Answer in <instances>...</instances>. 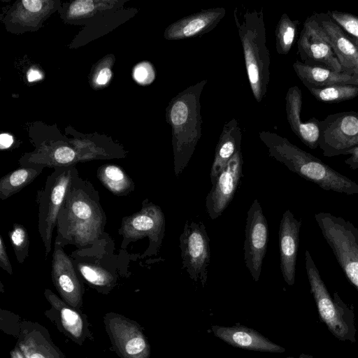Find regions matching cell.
Returning <instances> with one entry per match:
<instances>
[{
	"mask_svg": "<svg viewBox=\"0 0 358 358\" xmlns=\"http://www.w3.org/2000/svg\"><path fill=\"white\" fill-rule=\"evenodd\" d=\"M268 239V223L258 199L247 212L243 260L255 282L260 278Z\"/></svg>",
	"mask_w": 358,
	"mask_h": 358,
	"instance_id": "14",
	"label": "cell"
},
{
	"mask_svg": "<svg viewBox=\"0 0 358 358\" xmlns=\"http://www.w3.org/2000/svg\"><path fill=\"white\" fill-rule=\"evenodd\" d=\"M117 233L122 236L120 250H124L131 243L148 238L149 245L141 259L157 255L164 237V214L159 206L145 199L140 210L122 218Z\"/></svg>",
	"mask_w": 358,
	"mask_h": 358,
	"instance_id": "9",
	"label": "cell"
},
{
	"mask_svg": "<svg viewBox=\"0 0 358 358\" xmlns=\"http://www.w3.org/2000/svg\"><path fill=\"white\" fill-rule=\"evenodd\" d=\"M211 331L217 338L235 348L263 352H285L283 347L270 341L257 330L244 325H213Z\"/></svg>",
	"mask_w": 358,
	"mask_h": 358,
	"instance_id": "22",
	"label": "cell"
},
{
	"mask_svg": "<svg viewBox=\"0 0 358 358\" xmlns=\"http://www.w3.org/2000/svg\"><path fill=\"white\" fill-rule=\"evenodd\" d=\"M1 329L9 335L16 338L20 332V324L22 320L18 315L8 310L1 309Z\"/></svg>",
	"mask_w": 358,
	"mask_h": 358,
	"instance_id": "32",
	"label": "cell"
},
{
	"mask_svg": "<svg viewBox=\"0 0 358 358\" xmlns=\"http://www.w3.org/2000/svg\"><path fill=\"white\" fill-rule=\"evenodd\" d=\"M314 218L346 278L358 291V228L329 213H315Z\"/></svg>",
	"mask_w": 358,
	"mask_h": 358,
	"instance_id": "7",
	"label": "cell"
},
{
	"mask_svg": "<svg viewBox=\"0 0 358 358\" xmlns=\"http://www.w3.org/2000/svg\"><path fill=\"white\" fill-rule=\"evenodd\" d=\"M44 296L50 305L44 314L60 332L80 346L87 339H93L85 313L69 306L48 288L45 289Z\"/></svg>",
	"mask_w": 358,
	"mask_h": 358,
	"instance_id": "16",
	"label": "cell"
},
{
	"mask_svg": "<svg viewBox=\"0 0 358 358\" xmlns=\"http://www.w3.org/2000/svg\"><path fill=\"white\" fill-rule=\"evenodd\" d=\"M45 166L41 165L23 166L0 179V199L5 200L18 193L32 182Z\"/></svg>",
	"mask_w": 358,
	"mask_h": 358,
	"instance_id": "26",
	"label": "cell"
},
{
	"mask_svg": "<svg viewBox=\"0 0 358 358\" xmlns=\"http://www.w3.org/2000/svg\"><path fill=\"white\" fill-rule=\"evenodd\" d=\"M308 90L317 101L327 103L348 101L358 96V86L352 85L335 84Z\"/></svg>",
	"mask_w": 358,
	"mask_h": 358,
	"instance_id": "28",
	"label": "cell"
},
{
	"mask_svg": "<svg viewBox=\"0 0 358 358\" xmlns=\"http://www.w3.org/2000/svg\"><path fill=\"white\" fill-rule=\"evenodd\" d=\"M299 20H292L283 13L275 27V48L280 55H287L292 48L298 31Z\"/></svg>",
	"mask_w": 358,
	"mask_h": 358,
	"instance_id": "29",
	"label": "cell"
},
{
	"mask_svg": "<svg viewBox=\"0 0 358 358\" xmlns=\"http://www.w3.org/2000/svg\"><path fill=\"white\" fill-rule=\"evenodd\" d=\"M106 222L98 191L76 171L57 216L55 242L78 250L92 248L109 236Z\"/></svg>",
	"mask_w": 358,
	"mask_h": 358,
	"instance_id": "1",
	"label": "cell"
},
{
	"mask_svg": "<svg viewBox=\"0 0 358 358\" xmlns=\"http://www.w3.org/2000/svg\"><path fill=\"white\" fill-rule=\"evenodd\" d=\"M96 177L110 192L115 196H127L135 189V184L130 176L120 166L105 164L97 170Z\"/></svg>",
	"mask_w": 358,
	"mask_h": 358,
	"instance_id": "27",
	"label": "cell"
},
{
	"mask_svg": "<svg viewBox=\"0 0 358 358\" xmlns=\"http://www.w3.org/2000/svg\"><path fill=\"white\" fill-rule=\"evenodd\" d=\"M241 139L242 133L237 119L233 118L224 124L210 172L212 185L227 162L241 150Z\"/></svg>",
	"mask_w": 358,
	"mask_h": 358,
	"instance_id": "24",
	"label": "cell"
},
{
	"mask_svg": "<svg viewBox=\"0 0 358 358\" xmlns=\"http://www.w3.org/2000/svg\"><path fill=\"white\" fill-rule=\"evenodd\" d=\"M8 235L17 261L18 263L22 264L29 256V238L28 232L23 225L15 223Z\"/></svg>",
	"mask_w": 358,
	"mask_h": 358,
	"instance_id": "30",
	"label": "cell"
},
{
	"mask_svg": "<svg viewBox=\"0 0 358 358\" xmlns=\"http://www.w3.org/2000/svg\"><path fill=\"white\" fill-rule=\"evenodd\" d=\"M0 267L10 275H13V268L10 262L3 239L0 236Z\"/></svg>",
	"mask_w": 358,
	"mask_h": 358,
	"instance_id": "35",
	"label": "cell"
},
{
	"mask_svg": "<svg viewBox=\"0 0 358 358\" xmlns=\"http://www.w3.org/2000/svg\"><path fill=\"white\" fill-rule=\"evenodd\" d=\"M286 358H295V357H286ZM298 358H313V356L306 354H301Z\"/></svg>",
	"mask_w": 358,
	"mask_h": 358,
	"instance_id": "43",
	"label": "cell"
},
{
	"mask_svg": "<svg viewBox=\"0 0 358 358\" xmlns=\"http://www.w3.org/2000/svg\"><path fill=\"white\" fill-rule=\"evenodd\" d=\"M13 143V138L12 136L8 134H2L0 136V144L2 149L8 148Z\"/></svg>",
	"mask_w": 358,
	"mask_h": 358,
	"instance_id": "39",
	"label": "cell"
},
{
	"mask_svg": "<svg viewBox=\"0 0 358 358\" xmlns=\"http://www.w3.org/2000/svg\"><path fill=\"white\" fill-rule=\"evenodd\" d=\"M305 267L310 292L321 319L338 340L355 342L356 328L353 308L345 304L338 292L334 293L333 298L331 296L308 250L305 251Z\"/></svg>",
	"mask_w": 358,
	"mask_h": 358,
	"instance_id": "6",
	"label": "cell"
},
{
	"mask_svg": "<svg viewBox=\"0 0 358 358\" xmlns=\"http://www.w3.org/2000/svg\"><path fill=\"white\" fill-rule=\"evenodd\" d=\"M234 18L243 48L250 89L255 100L260 103L267 92L271 64L263 10L247 9L241 13L236 7Z\"/></svg>",
	"mask_w": 358,
	"mask_h": 358,
	"instance_id": "4",
	"label": "cell"
},
{
	"mask_svg": "<svg viewBox=\"0 0 358 358\" xmlns=\"http://www.w3.org/2000/svg\"><path fill=\"white\" fill-rule=\"evenodd\" d=\"M319 147L325 157L345 155L358 146V112L330 114L320 120Z\"/></svg>",
	"mask_w": 358,
	"mask_h": 358,
	"instance_id": "12",
	"label": "cell"
},
{
	"mask_svg": "<svg viewBox=\"0 0 358 358\" xmlns=\"http://www.w3.org/2000/svg\"><path fill=\"white\" fill-rule=\"evenodd\" d=\"M51 277L62 299L69 306L80 310L83 303L84 281L76 270L71 257L57 242L54 243L52 255Z\"/></svg>",
	"mask_w": 358,
	"mask_h": 358,
	"instance_id": "15",
	"label": "cell"
},
{
	"mask_svg": "<svg viewBox=\"0 0 358 358\" xmlns=\"http://www.w3.org/2000/svg\"><path fill=\"white\" fill-rule=\"evenodd\" d=\"M327 36L344 73L358 74V49L348 35L327 13H315Z\"/></svg>",
	"mask_w": 358,
	"mask_h": 358,
	"instance_id": "21",
	"label": "cell"
},
{
	"mask_svg": "<svg viewBox=\"0 0 358 358\" xmlns=\"http://www.w3.org/2000/svg\"><path fill=\"white\" fill-rule=\"evenodd\" d=\"M103 323L113 350L120 358H150V345L141 326L120 313L105 314Z\"/></svg>",
	"mask_w": 358,
	"mask_h": 358,
	"instance_id": "11",
	"label": "cell"
},
{
	"mask_svg": "<svg viewBox=\"0 0 358 358\" xmlns=\"http://www.w3.org/2000/svg\"><path fill=\"white\" fill-rule=\"evenodd\" d=\"M42 78V74L38 70L31 69L27 73V79L29 82L36 81Z\"/></svg>",
	"mask_w": 358,
	"mask_h": 358,
	"instance_id": "40",
	"label": "cell"
},
{
	"mask_svg": "<svg viewBox=\"0 0 358 358\" xmlns=\"http://www.w3.org/2000/svg\"><path fill=\"white\" fill-rule=\"evenodd\" d=\"M345 155H350V157L345 159V163L349 167L355 170L358 169V146L355 147L345 152Z\"/></svg>",
	"mask_w": 358,
	"mask_h": 358,
	"instance_id": "36",
	"label": "cell"
},
{
	"mask_svg": "<svg viewBox=\"0 0 358 358\" xmlns=\"http://www.w3.org/2000/svg\"><path fill=\"white\" fill-rule=\"evenodd\" d=\"M301 109V90L296 85L289 87L285 96V110L289 125L301 141L313 150L319 146L320 120L313 117L308 121H302Z\"/></svg>",
	"mask_w": 358,
	"mask_h": 358,
	"instance_id": "23",
	"label": "cell"
},
{
	"mask_svg": "<svg viewBox=\"0 0 358 358\" xmlns=\"http://www.w3.org/2000/svg\"><path fill=\"white\" fill-rule=\"evenodd\" d=\"M10 358H25L17 345L10 350Z\"/></svg>",
	"mask_w": 358,
	"mask_h": 358,
	"instance_id": "41",
	"label": "cell"
},
{
	"mask_svg": "<svg viewBox=\"0 0 358 358\" xmlns=\"http://www.w3.org/2000/svg\"><path fill=\"white\" fill-rule=\"evenodd\" d=\"M350 36V38H351L352 41L353 42V43L355 45V46L358 49V38H354L351 36Z\"/></svg>",
	"mask_w": 358,
	"mask_h": 358,
	"instance_id": "44",
	"label": "cell"
},
{
	"mask_svg": "<svg viewBox=\"0 0 358 358\" xmlns=\"http://www.w3.org/2000/svg\"><path fill=\"white\" fill-rule=\"evenodd\" d=\"M225 14L226 10L222 7L200 10L168 26L164 37L169 41H177L205 34L215 28Z\"/></svg>",
	"mask_w": 358,
	"mask_h": 358,
	"instance_id": "19",
	"label": "cell"
},
{
	"mask_svg": "<svg viewBox=\"0 0 358 358\" xmlns=\"http://www.w3.org/2000/svg\"><path fill=\"white\" fill-rule=\"evenodd\" d=\"M293 69L308 90L335 84H346L352 78L350 74L334 72L321 66H309L299 61L293 64Z\"/></svg>",
	"mask_w": 358,
	"mask_h": 358,
	"instance_id": "25",
	"label": "cell"
},
{
	"mask_svg": "<svg viewBox=\"0 0 358 358\" xmlns=\"http://www.w3.org/2000/svg\"><path fill=\"white\" fill-rule=\"evenodd\" d=\"M16 345L25 358H65L48 329L36 322L22 320Z\"/></svg>",
	"mask_w": 358,
	"mask_h": 358,
	"instance_id": "20",
	"label": "cell"
},
{
	"mask_svg": "<svg viewBox=\"0 0 358 358\" xmlns=\"http://www.w3.org/2000/svg\"><path fill=\"white\" fill-rule=\"evenodd\" d=\"M207 81L201 80L177 94L166 109V119L171 128L177 177L187 166L201 136L200 98Z\"/></svg>",
	"mask_w": 358,
	"mask_h": 358,
	"instance_id": "3",
	"label": "cell"
},
{
	"mask_svg": "<svg viewBox=\"0 0 358 358\" xmlns=\"http://www.w3.org/2000/svg\"><path fill=\"white\" fill-rule=\"evenodd\" d=\"M22 4L31 12L39 11L42 8V1L38 0H23Z\"/></svg>",
	"mask_w": 358,
	"mask_h": 358,
	"instance_id": "38",
	"label": "cell"
},
{
	"mask_svg": "<svg viewBox=\"0 0 358 358\" xmlns=\"http://www.w3.org/2000/svg\"><path fill=\"white\" fill-rule=\"evenodd\" d=\"M114 243L109 236L99 244L86 250L76 249L71 258L79 275L90 287L103 294H109L120 277L129 276V255L113 253Z\"/></svg>",
	"mask_w": 358,
	"mask_h": 358,
	"instance_id": "5",
	"label": "cell"
},
{
	"mask_svg": "<svg viewBox=\"0 0 358 358\" xmlns=\"http://www.w3.org/2000/svg\"><path fill=\"white\" fill-rule=\"evenodd\" d=\"M302 222L286 210L280 222L278 239L280 266L285 282L292 286L295 282L296 266Z\"/></svg>",
	"mask_w": 358,
	"mask_h": 358,
	"instance_id": "18",
	"label": "cell"
},
{
	"mask_svg": "<svg viewBox=\"0 0 358 358\" xmlns=\"http://www.w3.org/2000/svg\"><path fill=\"white\" fill-rule=\"evenodd\" d=\"M259 136L267 147L269 156L301 178L327 191L348 195L358 194V184L354 180L292 144L287 138L265 131L259 132Z\"/></svg>",
	"mask_w": 358,
	"mask_h": 358,
	"instance_id": "2",
	"label": "cell"
},
{
	"mask_svg": "<svg viewBox=\"0 0 358 358\" xmlns=\"http://www.w3.org/2000/svg\"><path fill=\"white\" fill-rule=\"evenodd\" d=\"M243 159L238 150L218 175L206 199L209 217H219L231 201L243 176Z\"/></svg>",
	"mask_w": 358,
	"mask_h": 358,
	"instance_id": "17",
	"label": "cell"
},
{
	"mask_svg": "<svg viewBox=\"0 0 358 358\" xmlns=\"http://www.w3.org/2000/svg\"><path fill=\"white\" fill-rule=\"evenodd\" d=\"M345 85H352L358 86V74L352 76V78Z\"/></svg>",
	"mask_w": 358,
	"mask_h": 358,
	"instance_id": "42",
	"label": "cell"
},
{
	"mask_svg": "<svg viewBox=\"0 0 358 358\" xmlns=\"http://www.w3.org/2000/svg\"><path fill=\"white\" fill-rule=\"evenodd\" d=\"M298 53L301 61L309 66L329 69L343 73L329 38L315 13L306 18L297 42Z\"/></svg>",
	"mask_w": 358,
	"mask_h": 358,
	"instance_id": "13",
	"label": "cell"
},
{
	"mask_svg": "<svg viewBox=\"0 0 358 358\" xmlns=\"http://www.w3.org/2000/svg\"><path fill=\"white\" fill-rule=\"evenodd\" d=\"M111 75H112V72L110 69L106 68V67L102 69L99 71V73L96 77V81L97 84H99V85L106 84L108 82V80L110 79Z\"/></svg>",
	"mask_w": 358,
	"mask_h": 358,
	"instance_id": "37",
	"label": "cell"
},
{
	"mask_svg": "<svg viewBox=\"0 0 358 358\" xmlns=\"http://www.w3.org/2000/svg\"><path fill=\"white\" fill-rule=\"evenodd\" d=\"M94 2L91 0H79L71 3L69 12L72 15H81L94 9Z\"/></svg>",
	"mask_w": 358,
	"mask_h": 358,
	"instance_id": "34",
	"label": "cell"
},
{
	"mask_svg": "<svg viewBox=\"0 0 358 358\" xmlns=\"http://www.w3.org/2000/svg\"><path fill=\"white\" fill-rule=\"evenodd\" d=\"M76 171L73 166L55 167L48 176L44 187L37 192L38 230L46 257L52 250V233L57 216Z\"/></svg>",
	"mask_w": 358,
	"mask_h": 358,
	"instance_id": "8",
	"label": "cell"
},
{
	"mask_svg": "<svg viewBox=\"0 0 358 358\" xmlns=\"http://www.w3.org/2000/svg\"><path fill=\"white\" fill-rule=\"evenodd\" d=\"M182 268L189 278L205 287L210 263V238L202 222L187 220L180 238Z\"/></svg>",
	"mask_w": 358,
	"mask_h": 358,
	"instance_id": "10",
	"label": "cell"
},
{
	"mask_svg": "<svg viewBox=\"0 0 358 358\" xmlns=\"http://www.w3.org/2000/svg\"><path fill=\"white\" fill-rule=\"evenodd\" d=\"M327 13L348 35L358 38V16L338 10H328Z\"/></svg>",
	"mask_w": 358,
	"mask_h": 358,
	"instance_id": "31",
	"label": "cell"
},
{
	"mask_svg": "<svg viewBox=\"0 0 358 358\" xmlns=\"http://www.w3.org/2000/svg\"><path fill=\"white\" fill-rule=\"evenodd\" d=\"M134 77L141 84H149L155 78V72L149 63L143 62L136 66Z\"/></svg>",
	"mask_w": 358,
	"mask_h": 358,
	"instance_id": "33",
	"label": "cell"
}]
</instances>
